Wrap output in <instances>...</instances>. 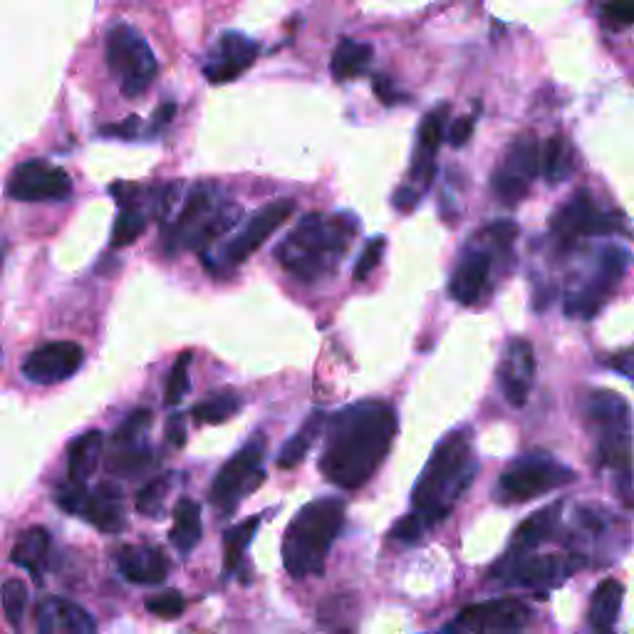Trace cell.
I'll list each match as a JSON object with an SVG mask.
<instances>
[{
    "mask_svg": "<svg viewBox=\"0 0 634 634\" xmlns=\"http://www.w3.org/2000/svg\"><path fill=\"white\" fill-rule=\"evenodd\" d=\"M602 18L612 28H630L634 25V0H607Z\"/></svg>",
    "mask_w": 634,
    "mask_h": 634,
    "instance_id": "44",
    "label": "cell"
},
{
    "mask_svg": "<svg viewBox=\"0 0 634 634\" xmlns=\"http://www.w3.org/2000/svg\"><path fill=\"white\" fill-rule=\"evenodd\" d=\"M553 228L560 233V238L573 241L578 236H602V233H612L620 228V218L615 213H602L592 206L590 196L582 194L573 196L568 206L558 211L553 218Z\"/></svg>",
    "mask_w": 634,
    "mask_h": 634,
    "instance_id": "13",
    "label": "cell"
},
{
    "mask_svg": "<svg viewBox=\"0 0 634 634\" xmlns=\"http://www.w3.org/2000/svg\"><path fill=\"white\" fill-rule=\"evenodd\" d=\"M117 568L134 585H157L169 575L166 558L149 545H127L119 550Z\"/></svg>",
    "mask_w": 634,
    "mask_h": 634,
    "instance_id": "17",
    "label": "cell"
},
{
    "mask_svg": "<svg viewBox=\"0 0 634 634\" xmlns=\"http://www.w3.org/2000/svg\"><path fill=\"white\" fill-rule=\"evenodd\" d=\"M503 169L513 171V174L533 181L535 174L540 171L538 142H535L533 137L518 139V142L511 147V152H508V159H506V164H503Z\"/></svg>",
    "mask_w": 634,
    "mask_h": 634,
    "instance_id": "33",
    "label": "cell"
},
{
    "mask_svg": "<svg viewBox=\"0 0 634 634\" xmlns=\"http://www.w3.org/2000/svg\"><path fill=\"white\" fill-rule=\"evenodd\" d=\"M357 221L350 213H310L275 251L278 263L303 283L330 278L355 241Z\"/></svg>",
    "mask_w": 634,
    "mask_h": 634,
    "instance_id": "2",
    "label": "cell"
},
{
    "mask_svg": "<svg viewBox=\"0 0 634 634\" xmlns=\"http://www.w3.org/2000/svg\"><path fill=\"white\" fill-rule=\"evenodd\" d=\"M201 506L191 498H181L174 508V526H171V545L181 555H189L201 540Z\"/></svg>",
    "mask_w": 634,
    "mask_h": 634,
    "instance_id": "25",
    "label": "cell"
},
{
    "mask_svg": "<svg viewBox=\"0 0 634 634\" xmlns=\"http://www.w3.org/2000/svg\"><path fill=\"white\" fill-rule=\"evenodd\" d=\"M374 90H377V95L382 97V102H387V105H394V102H397V97H394L392 87H389V82H384L382 77H379V80L374 82Z\"/></svg>",
    "mask_w": 634,
    "mask_h": 634,
    "instance_id": "51",
    "label": "cell"
},
{
    "mask_svg": "<svg viewBox=\"0 0 634 634\" xmlns=\"http://www.w3.org/2000/svg\"><path fill=\"white\" fill-rule=\"evenodd\" d=\"M528 607L518 600H488L466 607L459 615V627L471 632L521 630L528 622Z\"/></svg>",
    "mask_w": 634,
    "mask_h": 634,
    "instance_id": "14",
    "label": "cell"
},
{
    "mask_svg": "<svg viewBox=\"0 0 634 634\" xmlns=\"http://www.w3.org/2000/svg\"><path fill=\"white\" fill-rule=\"evenodd\" d=\"M238 218H241V206L233 204V201H223V204L216 206V209H213L209 216L199 223V226L191 228V231L186 233L181 248L204 251L206 246H211L213 241H218L223 233L231 231V228L238 223Z\"/></svg>",
    "mask_w": 634,
    "mask_h": 634,
    "instance_id": "23",
    "label": "cell"
},
{
    "mask_svg": "<svg viewBox=\"0 0 634 634\" xmlns=\"http://www.w3.org/2000/svg\"><path fill=\"white\" fill-rule=\"evenodd\" d=\"M471 134H474V119L461 117V119H456L454 124H451L449 142L454 144V147H464V144L471 139Z\"/></svg>",
    "mask_w": 634,
    "mask_h": 634,
    "instance_id": "47",
    "label": "cell"
},
{
    "mask_svg": "<svg viewBox=\"0 0 634 634\" xmlns=\"http://www.w3.org/2000/svg\"><path fill=\"white\" fill-rule=\"evenodd\" d=\"M241 407L243 399L238 397L236 392H221L213 394L206 402L196 404V407L191 409V417L199 424H223L231 417H236V414L241 412Z\"/></svg>",
    "mask_w": 634,
    "mask_h": 634,
    "instance_id": "32",
    "label": "cell"
},
{
    "mask_svg": "<svg viewBox=\"0 0 634 634\" xmlns=\"http://www.w3.org/2000/svg\"><path fill=\"white\" fill-rule=\"evenodd\" d=\"M147 231V216L142 211L134 209V206H127L122 209V213L117 216L112 228V246L114 248H124L132 246L142 233Z\"/></svg>",
    "mask_w": 634,
    "mask_h": 634,
    "instance_id": "35",
    "label": "cell"
},
{
    "mask_svg": "<svg viewBox=\"0 0 634 634\" xmlns=\"http://www.w3.org/2000/svg\"><path fill=\"white\" fill-rule=\"evenodd\" d=\"M540 171H543L550 184L563 181L565 171H568V152H565V144L560 137L548 139L545 149L540 152Z\"/></svg>",
    "mask_w": 634,
    "mask_h": 634,
    "instance_id": "37",
    "label": "cell"
},
{
    "mask_svg": "<svg viewBox=\"0 0 634 634\" xmlns=\"http://www.w3.org/2000/svg\"><path fill=\"white\" fill-rule=\"evenodd\" d=\"M372 55V45L357 43V40H342L335 48V53H332V77L340 82L355 80V77H360L370 67Z\"/></svg>",
    "mask_w": 634,
    "mask_h": 634,
    "instance_id": "29",
    "label": "cell"
},
{
    "mask_svg": "<svg viewBox=\"0 0 634 634\" xmlns=\"http://www.w3.org/2000/svg\"><path fill=\"white\" fill-rule=\"evenodd\" d=\"M263 516H251L248 521L238 523V526L228 528L223 533V573L233 575L243 563L246 548L253 543V535L261 528Z\"/></svg>",
    "mask_w": 634,
    "mask_h": 634,
    "instance_id": "30",
    "label": "cell"
},
{
    "mask_svg": "<svg viewBox=\"0 0 634 634\" xmlns=\"http://www.w3.org/2000/svg\"><path fill=\"white\" fill-rule=\"evenodd\" d=\"M471 444L466 434H449L431 454L422 478L414 486V513L426 528L436 526L451 513V506L469 488L476 474V464L469 459Z\"/></svg>",
    "mask_w": 634,
    "mask_h": 634,
    "instance_id": "3",
    "label": "cell"
},
{
    "mask_svg": "<svg viewBox=\"0 0 634 634\" xmlns=\"http://www.w3.org/2000/svg\"><path fill=\"white\" fill-rule=\"evenodd\" d=\"M107 65L119 80L124 97H139L157 80L159 62L147 40L129 25H117L107 35Z\"/></svg>",
    "mask_w": 634,
    "mask_h": 634,
    "instance_id": "6",
    "label": "cell"
},
{
    "mask_svg": "<svg viewBox=\"0 0 634 634\" xmlns=\"http://www.w3.org/2000/svg\"><path fill=\"white\" fill-rule=\"evenodd\" d=\"M3 256H5V251H3V248H0V265H3Z\"/></svg>",
    "mask_w": 634,
    "mask_h": 634,
    "instance_id": "53",
    "label": "cell"
},
{
    "mask_svg": "<svg viewBox=\"0 0 634 634\" xmlns=\"http://www.w3.org/2000/svg\"><path fill=\"white\" fill-rule=\"evenodd\" d=\"M424 530H429V528H426L422 518H419L417 513L412 511L407 518H402V521L394 526V538L404 540V543H414V540L422 538Z\"/></svg>",
    "mask_w": 634,
    "mask_h": 634,
    "instance_id": "45",
    "label": "cell"
},
{
    "mask_svg": "<svg viewBox=\"0 0 634 634\" xmlns=\"http://www.w3.org/2000/svg\"><path fill=\"white\" fill-rule=\"evenodd\" d=\"M384 248H387V241H384L382 236L372 238V241L367 243L365 251H362V256H360V261H357V265H355V280L370 278L372 270L377 268L379 263H382Z\"/></svg>",
    "mask_w": 634,
    "mask_h": 634,
    "instance_id": "43",
    "label": "cell"
},
{
    "mask_svg": "<svg viewBox=\"0 0 634 634\" xmlns=\"http://www.w3.org/2000/svg\"><path fill=\"white\" fill-rule=\"evenodd\" d=\"M184 597H181L179 590H166L159 592V595L149 597L147 600V610L154 612V615L161 617V620H176V617L184 612Z\"/></svg>",
    "mask_w": 634,
    "mask_h": 634,
    "instance_id": "42",
    "label": "cell"
},
{
    "mask_svg": "<svg viewBox=\"0 0 634 634\" xmlns=\"http://www.w3.org/2000/svg\"><path fill=\"white\" fill-rule=\"evenodd\" d=\"M263 454L265 446L263 441H253V444L243 446L221 471L213 478L211 486V503L221 513H233L238 508V503L248 496V493L256 491L258 486L265 481L263 471Z\"/></svg>",
    "mask_w": 634,
    "mask_h": 634,
    "instance_id": "7",
    "label": "cell"
},
{
    "mask_svg": "<svg viewBox=\"0 0 634 634\" xmlns=\"http://www.w3.org/2000/svg\"><path fill=\"white\" fill-rule=\"evenodd\" d=\"M114 446H117V451H114L112 461H109V469H112L114 474L134 476L152 464V449L144 446L142 441H132V444H114Z\"/></svg>",
    "mask_w": 634,
    "mask_h": 634,
    "instance_id": "34",
    "label": "cell"
},
{
    "mask_svg": "<svg viewBox=\"0 0 634 634\" xmlns=\"http://www.w3.org/2000/svg\"><path fill=\"white\" fill-rule=\"evenodd\" d=\"M174 112H176V105H161L159 112H157V127H161V124H166V122H171Z\"/></svg>",
    "mask_w": 634,
    "mask_h": 634,
    "instance_id": "52",
    "label": "cell"
},
{
    "mask_svg": "<svg viewBox=\"0 0 634 634\" xmlns=\"http://www.w3.org/2000/svg\"><path fill=\"white\" fill-rule=\"evenodd\" d=\"M166 434H169L171 446H176V449H181V446H184L186 424H184V417H181V414H176V417L171 419L169 426H166Z\"/></svg>",
    "mask_w": 634,
    "mask_h": 634,
    "instance_id": "49",
    "label": "cell"
},
{
    "mask_svg": "<svg viewBox=\"0 0 634 634\" xmlns=\"http://www.w3.org/2000/svg\"><path fill=\"white\" fill-rule=\"evenodd\" d=\"M137 127H139V119L137 117H129L124 124H119V127H107L105 132L107 134H122L124 139H129V137H134V134H137Z\"/></svg>",
    "mask_w": 634,
    "mask_h": 634,
    "instance_id": "50",
    "label": "cell"
},
{
    "mask_svg": "<svg viewBox=\"0 0 634 634\" xmlns=\"http://www.w3.org/2000/svg\"><path fill=\"white\" fill-rule=\"evenodd\" d=\"M293 211H295L293 199H278L273 201V204L263 206L261 211L253 213V216L248 218L246 226L241 228V233H238V236L228 243L226 251H223L226 263L238 265L248 261V258H251L253 253H256L258 248H261L263 243L268 241V238L273 236V233L278 231V228L283 226L290 216H293Z\"/></svg>",
    "mask_w": 634,
    "mask_h": 634,
    "instance_id": "10",
    "label": "cell"
},
{
    "mask_svg": "<svg viewBox=\"0 0 634 634\" xmlns=\"http://www.w3.org/2000/svg\"><path fill=\"white\" fill-rule=\"evenodd\" d=\"M446 117H449V107H439L426 114L422 127H419V147L417 157H414L412 176L422 181V186H429L431 176H434V154L439 152L441 142H444Z\"/></svg>",
    "mask_w": 634,
    "mask_h": 634,
    "instance_id": "18",
    "label": "cell"
},
{
    "mask_svg": "<svg viewBox=\"0 0 634 634\" xmlns=\"http://www.w3.org/2000/svg\"><path fill=\"white\" fill-rule=\"evenodd\" d=\"M48 555H50V533L43 526H33L23 530L18 543H15L13 550H10V560H13V565L28 570V573L33 575L38 582L40 578H43Z\"/></svg>",
    "mask_w": 634,
    "mask_h": 634,
    "instance_id": "22",
    "label": "cell"
},
{
    "mask_svg": "<svg viewBox=\"0 0 634 634\" xmlns=\"http://www.w3.org/2000/svg\"><path fill=\"white\" fill-rule=\"evenodd\" d=\"M488 273H491V258L486 253H469L454 270V278L449 285L451 298L461 305L476 303L483 288H486Z\"/></svg>",
    "mask_w": 634,
    "mask_h": 634,
    "instance_id": "19",
    "label": "cell"
},
{
    "mask_svg": "<svg viewBox=\"0 0 634 634\" xmlns=\"http://www.w3.org/2000/svg\"><path fill=\"white\" fill-rule=\"evenodd\" d=\"M8 196L15 201H60L70 196L72 179L65 169L45 159H28L13 169Z\"/></svg>",
    "mask_w": 634,
    "mask_h": 634,
    "instance_id": "9",
    "label": "cell"
},
{
    "mask_svg": "<svg viewBox=\"0 0 634 634\" xmlns=\"http://www.w3.org/2000/svg\"><path fill=\"white\" fill-rule=\"evenodd\" d=\"M171 488V478L169 476H159L154 481H149L147 486L139 491L137 496V511L144 513V516H157L164 506V496Z\"/></svg>",
    "mask_w": 634,
    "mask_h": 634,
    "instance_id": "40",
    "label": "cell"
},
{
    "mask_svg": "<svg viewBox=\"0 0 634 634\" xmlns=\"http://www.w3.org/2000/svg\"><path fill=\"white\" fill-rule=\"evenodd\" d=\"M488 236H491V241L496 243V246L508 248L513 241H516L518 226L513 221H498L493 223V226H488Z\"/></svg>",
    "mask_w": 634,
    "mask_h": 634,
    "instance_id": "46",
    "label": "cell"
},
{
    "mask_svg": "<svg viewBox=\"0 0 634 634\" xmlns=\"http://www.w3.org/2000/svg\"><path fill=\"white\" fill-rule=\"evenodd\" d=\"M189 367H191V352H184V355L176 360V365L171 367L169 379H166V392L164 399L166 404H179L184 399V394L189 392Z\"/></svg>",
    "mask_w": 634,
    "mask_h": 634,
    "instance_id": "39",
    "label": "cell"
},
{
    "mask_svg": "<svg viewBox=\"0 0 634 634\" xmlns=\"http://www.w3.org/2000/svg\"><path fill=\"white\" fill-rule=\"evenodd\" d=\"M258 45L241 33H226L211 50L204 75L213 85H226L238 80L256 62Z\"/></svg>",
    "mask_w": 634,
    "mask_h": 634,
    "instance_id": "12",
    "label": "cell"
},
{
    "mask_svg": "<svg viewBox=\"0 0 634 634\" xmlns=\"http://www.w3.org/2000/svg\"><path fill=\"white\" fill-rule=\"evenodd\" d=\"M575 478L568 466L558 464V461L548 459L540 454H528L526 459L516 461L506 474L501 476V496L508 501H530L535 496L553 491V488L565 486Z\"/></svg>",
    "mask_w": 634,
    "mask_h": 634,
    "instance_id": "8",
    "label": "cell"
},
{
    "mask_svg": "<svg viewBox=\"0 0 634 634\" xmlns=\"http://www.w3.org/2000/svg\"><path fill=\"white\" fill-rule=\"evenodd\" d=\"M77 516L85 518L102 533H119L124 528V506L119 501L117 493L107 491V488H97V491H87L85 501H82Z\"/></svg>",
    "mask_w": 634,
    "mask_h": 634,
    "instance_id": "20",
    "label": "cell"
},
{
    "mask_svg": "<svg viewBox=\"0 0 634 634\" xmlns=\"http://www.w3.org/2000/svg\"><path fill=\"white\" fill-rule=\"evenodd\" d=\"M397 436V414L384 402H357L325 422L317 466L337 488L355 491L377 474Z\"/></svg>",
    "mask_w": 634,
    "mask_h": 634,
    "instance_id": "1",
    "label": "cell"
},
{
    "mask_svg": "<svg viewBox=\"0 0 634 634\" xmlns=\"http://www.w3.org/2000/svg\"><path fill=\"white\" fill-rule=\"evenodd\" d=\"M38 630L43 634H92L97 622L85 607L65 597H48L38 607Z\"/></svg>",
    "mask_w": 634,
    "mask_h": 634,
    "instance_id": "16",
    "label": "cell"
},
{
    "mask_svg": "<svg viewBox=\"0 0 634 634\" xmlns=\"http://www.w3.org/2000/svg\"><path fill=\"white\" fill-rule=\"evenodd\" d=\"M325 422H327L325 412H320V409H315V412L305 419L303 426L295 431L293 439H290L288 444L283 446V451H280L278 456L280 469H295L298 464H303L308 451L315 446L317 436H320L322 429H325Z\"/></svg>",
    "mask_w": 634,
    "mask_h": 634,
    "instance_id": "27",
    "label": "cell"
},
{
    "mask_svg": "<svg viewBox=\"0 0 634 634\" xmlns=\"http://www.w3.org/2000/svg\"><path fill=\"white\" fill-rule=\"evenodd\" d=\"M216 209V201H213V191L209 189V186H196L194 191L189 194V199H186L184 209H181L179 218L174 221V226H171L169 231V246L171 248H181V241L186 238V233L191 231L194 226H199L201 221H204L209 213Z\"/></svg>",
    "mask_w": 634,
    "mask_h": 634,
    "instance_id": "24",
    "label": "cell"
},
{
    "mask_svg": "<svg viewBox=\"0 0 634 634\" xmlns=\"http://www.w3.org/2000/svg\"><path fill=\"white\" fill-rule=\"evenodd\" d=\"M587 417L600 429V459L622 476V493L630 503V471H632V412L630 404L610 389H600L590 397Z\"/></svg>",
    "mask_w": 634,
    "mask_h": 634,
    "instance_id": "5",
    "label": "cell"
},
{
    "mask_svg": "<svg viewBox=\"0 0 634 634\" xmlns=\"http://www.w3.org/2000/svg\"><path fill=\"white\" fill-rule=\"evenodd\" d=\"M342 526H345L342 498H317L300 508L283 538L285 570L295 580L320 575Z\"/></svg>",
    "mask_w": 634,
    "mask_h": 634,
    "instance_id": "4",
    "label": "cell"
},
{
    "mask_svg": "<svg viewBox=\"0 0 634 634\" xmlns=\"http://www.w3.org/2000/svg\"><path fill=\"white\" fill-rule=\"evenodd\" d=\"M498 377H501L503 397L508 399V404L511 407H523L528 402L535 377V355L533 347L526 340H513L508 345Z\"/></svg>",
    "mask_w": 634,
    "mask_h": 634,
    "instance_id": "15",
    "label": "cell"
},
{
    "mask_svg": "<svg viewBox=\"0 0 634 634\" xmlns=\"http://www.w3.org/2000/svg\"><path fill=\"white\" fill-rule=\"evenodd\" d=\"M149 426H152V412L149 409H134L119 429L114 431V444H132V441H142V436L147 434Z\"/></svg>",
    "mask_w": 634,
    "mask_h": 634,
    "instance_id": "41",
    "label": "cell"
},
{
    "mask_svg": "<svg viewBox=\"0 0 634 634\" xmlns=\"http://www.w3.org/2000/svg\"><path fill=\"white\" fill-rule=\"evenodd\" d=\"M528 189H530V181L523 179V176L513 174V171L501 169L493 174V191H496V196L503 201V204H518V201L526 199Z\"/></svg>",
    "mask_w": 634,
    "mask_h": 634,
    "instance_id": "38",
    "label": "cell"
},
{
    "mask_svg": "<svg viewBox=\"0 0 634 634\" xmlns=\"http://www.w3.org/2000/svg\"><path fill=\"white\" fill-rule=\"evenodd\" d=\"M419 204V191H414L412 186H402V189L394 194V209L402 211V213H409L417 209Z\"/></svg>",
    "mask_w": 634,
    "mask_h": 634,
    "instance_id": "48",
    "label": "cell"
},
{
    "mask_svg": "<svg viewBox=\"0 0 634 634\" xmlns=\"http://www.w3.org/2000/svg\"><path fill=\"white\" fill-rule=\"evenodd\" d=\"M622 597H625V587L617 580H602L597 585L595 595H592V605H590V625L595 630L607 632L612 630V625L617 622V615H620L622 607Z\"/></svg>",
    "mask_w": 634,
    "mask_h": 634,
    "instance_id": "28",
    "label": "cell"
},
{
    "mask_svg": "<svg viewBox=\"0 0 634 634\" xmlns=\"http://www.w3.org/2000/svg\"><path fill=\"white\" fill-rule=\"evenodd\" d=\"M102 451H105L102 431L92 429L77 436L67 449V476H70V481L87 483V478L95 474V469L100 466Z\"/></svg>",
    "mask_w": 634,
    "mask_h": 634,
    "instance_id": "21",
    "label": "cell"
},
{
    "mask_svg": "<svg viewBox=\"0 0 634 634\" xmlns=\"http://www.w3.org/2000/svg\"><path fill=\"white\" fill-rule=\"evenodd\" d=\"M0 600H3V610L10 625L20 627L25 617V607H28V585L18 578L5 580L3 590H0Z\"/></svg>",
    "mask_w": 634,
    "mask_h": 634,
    "instance_id": "36",
    "label": "cell"
},
{
    "mask_svg": "<svg viewBox=\"0 0 634 634\" xmlns=\"http://www.w3.org/2000/svg\"><path fill=\"white\" fill-rule=\"evenodd\" d=\"M558 516H560V503L558 506L543 508V511L533 513V516L526 518V521L516 528V533H513V545H511L513 553L526 555L530 553V550L538 548L543 540H548V535L553 533L555 523H558Z\"/></svg>",
    "mask_w": 634,
    "mask_h": 634,
    "instance_id": "26",
    "label": "cell"
},
{
    "mask_svg": "<svg viewBox=\"0 0 634 634\" xmlns=\"http://www.w3.org/2000/svg\"><path fill=\"white\" fill-rule=\"evenodd\" d=\"M568 573L560 570L558 560L548 558V555H530V558L518 560L511 568V580L523 587H540V585H555V575Z\"/></svg>",
    "mask_w": 634,
    "mask_h": 634,
    "instance_id": "31",
    "label": "cell"
},
{
    "mask_svg": "<svg viewBox=\"0 0 634 634\" xmlns=\"http://www.w3.org/2000/svg\"><path fill=\"white\" fill-rule=\"evenodd\" d=\"M82 360H85V352L77 342H48L25 357L23 374L35 384H57L80 370Z\"/></svg>",
    "mask_w": 634,
    "mask_h": 634,
    "instance_id": "11",
    "label": "cell"
}]
</instances>
